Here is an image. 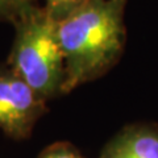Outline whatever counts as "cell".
Segmentation results:
<instances>
[{
	"mask_svg": "<svg viewBox=\"0 0 158 158\" xmlns=\"http://www.w3.org/2000/svg\"><path fill=\"white\" fill-rule=\"evenodd\" d=\"M86 2L87 0H44V8L56 21H61L81 8Z\"/></svg>",
	"mask_w": 158,
	"mask_h": 158,
	"instance_id": "8992f818",
	"label": "cell"
},
{
	"mask_svg": "<svg viewBox=\"0 0 158 158\" xmlns=\"http://www.w3.org/2000/svg\"><path fill=\"white\" fill-rule=\"evenodd\" d=\"M125 3L87 0L58 21V38L65 58L62 94L94 81L115 65L125 44Z\"/></svg>",
	"mask_w": 158,
	"mask_h": 158,
	"instance_id": "6da1fadb",
	"label": "cell"
},
{
	"mask_svg": "<svg viewBox=\"0 0 158 158\" xmlns=\"http://www.w3.org/2000/svg\"><path fill=\"white\" fill-rule=\"evenodd\" d=\"M102 158H158V131L128 128L107 145Z\"/></svg>",
	"mask_w": 158,
	"mask_h": 158,
	"instance_id": "277c9868",
	"label": "cell"
},
{
	"mask_svg": "<svg viewBox=\"0 0 158 158\" xmlns=\"http://www.w3.org/2000/svg\"><path fill=\"white\" fill-rule=\"evenodd\" d=\"M37 7V0H0V21L12 24Z\"/></svg>",
	"mask_w": 158,
	"mask_h": 158,
	"instance_id": "5b68a950",
	"label": "cell"
},
{
	"mask_svg": "<svg viewBox=\"0 0 158 158\" xmlns=\"http://www.w3.org/2000/svg\"><path fill=\"white\" fill-rule=\"evenodd\" d=\"M13 25L15 40L7 65L44 100L62 94L65 58L58 38V21L37 6Z\"/></svg>",
	"mask_w": 158,
	"mask_h": 158,
	"instance_id": "7a4b0ae2",
	"label": "cell"
},
{
	"mask_svg": "<svg viewBox=\"0 0 158 158\" xmlns=\"http://www.w3.org/2000/svg\"><path fill=\"white\" fill-rule=\"evenodd\" d=\"M38 158H85L73 145L67 142H57L48 146Z\"/></svg>",
	"mask_w": 158,
	"mask_h": 158,
	"instance_id": "52a82bcc",
	"label": "cell"
},
{
	"mask_svg": "<svg viewBox=\"0 0 158 158\" xmlns=\"http://www.w3.org/2000/svg\"><path fill=\"white\" fill-rule=\"evenodd\" d=\"M46 112V100L38 96L7 63L0 66V129L8 137L31 136L36 123Z\"/></svg>",
	"mask_w": 158,
	"mask_h": 158,
	"instance_id": "3957f363",
	"label": "cell"
}]
</instances>
